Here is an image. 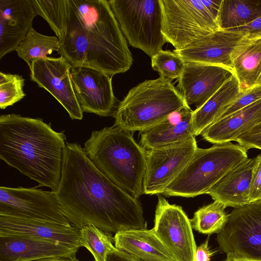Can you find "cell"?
Listing matches in <instances>:
<instances>
[{"label":"cell","mask_w":261,"mask_h":261,"mask_svg":"<svg viewBox=\"0 0 261 261\" xmlns=\"http://www.w3.org/2000/svg\"><path fill=\"white\" fill-rule=\"evenodd\" d=\"M55 192L63 215L78 229L93 225L106 233L147 229L138 199L101 172L77 143L66 142Z\"/></svg>","instance_id":"6da1fadb"},{"label":"cell","mask_w":261,"mask_h":261,"mask_svg":"<svg viewBox=\"0 0 261 261\" xmlns=\"http://www.w3.org/2000/svg\"><path fill=\"white\" fill-rule=\"evenodd\" d=\"M59 51L72 68L100 70L111 77L127 71L133 58L107 0H68L67 27Z\"/></svg>","instance_id":"7a4b0ae2"},{"label":"cell","mask_w":261,"mask_h":261,"mask_svg":"<svg viewBox=\"0 0 261 261\" xmlns=\"http://www.w3.org/2000/svg\"><path fill=\"white\" fill-rule=\"evenodd\" d=\"M66 136L39 118L0 116V158L8 165L56 192L61 179Z\"/></svg>","instance_id":"3957f363"},{"label":"cell","mask_w":261,"mask_h":261,"mask_svg":"<svg viewBox=\"0 0 261 261\" xmlns=\"http://www.w3.org/2000/svg\"><path fill=\"white\" fill-rule=\"evenodd\" d=\"M84 149L96 167L114 184L138 199L144 194L147 150L130 132L114 125L93 130Z\"/></svg>","instance_id":"277c9868"},{"label":"cell","mask_w":261,"mask_h":261,"mask_svg":"<svg viewBox=\"0 0 261 261\" xmlns=\"http://www.w3.org/2000/svg\"><path fill=\"white\" fill-rule=\"evenodd\" d=\"M186 107H189L172 81L161 77L146 80L132 88L119 103L114 126L141 132Z\"/></svg>","instance_id":"5b68a950"},{"label":"cell","mask_w":261,"mask_h":261,"mask_svg":"<svg viewBox=\"0 0 261 261\" xmlns=\"http://www.w3.org/2000/svg\"><path fill=\"white\" fill-rule=\"evenodd\" d=\"M248 149L231 142L197 148L191 159L166 188L168 196L194 197L205 194L228 171L248 159Z\"/></svg>","instance_id":"8992f818"},{"label":"cell","mask_w":261,"mask_h":261,"mask_svg":"<svg viewBox=\"0 0 261 261\" xmlns=\"http://www.w3.org/2000/svg\"><path fill=\"white\" fill-rule=\"evenodd\" d=\"M112 10L129 44L150 58L167 41L162 33L160 0H110Z\"/></svg>","instance_id":"52a82bcc"},{"label":"cell","mask_w":261,"mask_h":261,"mask_svg":"<svg viewBox=\"0 0 261 261\" xmlns=\"http://www.w3.org/2000/svg\"><path fill=\"white\" fill-rule=\"evenodd\" d=\"M162 32L176 50L186 48L220 30L208 0H160Z\"/></svg>","instance_id":"ba28073f"},{"label":"cell","mask_w":261,"mask_h":261,"mask_svg":"<svg viewBox=\"0 0 261 261\" xmlns=\"http://www.w3.org/2000/svg\"><path fill=\"white\" fill-rule=\"evenodd\" d=\"M217 241L226 255L261 260V200L234 208Z\"/></svg>","instance_id":"9c48e42d"},{"label":"cell","mask_w":261,"mask_h":261,"mask_svg":"<svg viewBox=\"0 0 261 261\" xmlns=\"http://www.w3.org/2000/svg\"><path fill=\"white\" fill-rule=\"evenodd\" d=\"M0 215L73 226L63 215L56 192L36 188L1 187Z\"/></svg>","instance_id":"30bf717a"},{"label":"cell","mask_w":261,"mask_h":261,"mask_svg":"<svg viewBox=\"0 0 261 261\" xmlns=\"http://www.w3.org/2000/svg\"><path fill=\"white\" fill-rule=\"evenodd\" d=\"M153 229L175 261H193L197 247L190 220L181 206L159 196Z\"/></svg>","instance_id":"8fae6325"},{"label":"cell","mask_w":261,"mask_h":261,"mask_svg":"<svg viewBox=\"0 0 261 261\" xmlns=\"http://www.w3.org/2000/svg\"><path fill=\"white\" fill-rule=\"evenodd\" d=\"M197 148L194 137L179 143L147 150L144 194H163L187 165Z\"/></svg>","instance_id":"7c38bea8"},{"label":"cell","mask_w":261,"mask_h":261,"mask_svg":"<svg viewBox=\"0 0 261 261\" xmlns=\"http://www.w3.org/2000/svg\"><path fill=\"white\" fill-rule=\"evenodd\" d=\"M70 64L63 57H47L32 61L31 80L47 91L64 107L72 120H82L83 112L77 100Z\"/></svg>","instance_id":"4fadbf2b"},{"label":"cell","mask_w":261,"mask_h":261,"mask_svg":"<svg viewBox=\"0 0 261 261\" xmlns=\"http://www.w3.org/2000/svg\"><path fill=\"white\" fill-rule=\"evenodd\" d=\"M74 91L83 112L110 116L115 107L112 77L100 70L80 67L70 72Z\"/></svg>","instance_id":"5bb4252c"},{"label":"cell","mask_w":261,"mask_h":261,"mask_svg":"<svg viewBox=\"0 0 261 261\" xmlns=\"http://www.w3.org/2000/svg\"><path fill=\"white\" fill-rule=\"evenodd\" d=\"M227 67L193 61L185 62L178 79V88L188 106H202L232 75Z\"/></svg>","instance_id":"9a60e30c"},{"label":"cell","mask_w":261,"mask_h":261,"mask_svg":"<svg viewBox=\"0 0 261 261\" xmlns=\"http://www.w3.org/2000/svg\"><path fill=\"white\" fill-rule=\"evenodd\" d=\"M37 15L32 0H0V59L16 50Z\"/></svg>","instance_id":"2e32d148"},{"label":"cell","mask_w":261,"mask_h":261,"mask_svg":"<svg viewBox=\"0 0 261 261\" xmlns=\"http://www.w3.org/2000/svg\"><path fill=\"white\" fill-rule=\"evenodd\" d=\"M245 35L239 32L220 29L186 48L174 49L173 51L185 62L193 61L222 66L232 70V51Z\"/></svg>","instance_id":"e0dca14e"},{"label":"cell","mask_w":261,"mask_h":261,"mask_svg":"<svg viewBox=\"0 0 261 261\" xmlns=\"http://www.w3.org/2000/svg\"><path fill=\"white\" fill-rule=\"evenodd\" d=\"M79 248L48 240L21 236L0 237V261H34L75 257Z\"/></svg>","instance_id":"ac0fdd59"},{"label":"cell","mask_w":261,"mask_h":261,"mask_svg":"<svg viewBox=\"0 0 261 261\" xmlns=\"http://www.w3.org/2000/svg\"><path fill=\"white\" fill-rule=\"evenodd\" d=\"M21 236L59 242L80 248V229L39 220L0 215V237Z\"/></svg>","instance_id":"d6986e66"},{"label":"cell","mask_w":261,"mask_h":261,"mask_svg":"<svg viewBox=\"0 0 261 261\" xmlns=\"http://www.w3.org/2000/svg\"><path fill=\"white\" fill-rule=\"evenodd\" d=\"M193 110L186 107L166 119L141 132L139 144L145 150L179 143L195 136L192 124Z\"/></svg>","instance_id":"ffe728a7"},{"label":"cell","mask_w":261,"mask_h":261,"mask_svg":"<svg viewBox=\"0 0 261 261\" xmlns=\"http://www.w3.org/2000/svg\"><path fill=\"white\" fill-rule=\"evenodd\" d=\"M255 158L247 159L228 171L205 194L226 207L250 203L249 188Z\"/></svg>","instance_id":"44dd1931"},{"label":"cell","mask_w":261,"mask_h":261,"mask_svg":"<svg viewBox=\"0 0 261 261\" xmlns=\"http://www.w3.org/2000/svg\"><path fill=\"white\" fill-rule=\"evenodd\" d=\"M261 122V99L207 127L201 133L208 142L220 144L236 140Z\"/></svg>","instance_id":"7402d4cb"},{"label":"cell","mask_w":261,"mask_h":261,"mask_svg":"<svg viewBox=\"0 0 261 261\" xmlns=\"http://www.w3.org/2000/svg\"><path fill=\"white\" fill-rule=\"evenodd\" d=\"M115 247L142 261H175L153 228L118 232Z\"/></svg>","instance_id":"603a6c76"},{"label":"cell","mask_w":261,"mask_h":261,"mask_svg":"<svg viewBox=\"0 0 261 261\" xmlns=\"http://www.w3.org/2000/svg\"><path fill=\"white\" fill-rule=\"evenodd\" d=\"M231 64L241 92L261 85V37L246 35L232 51Z\"/></svg>","instance_id":"cb8c5ba5"},{"label":"cell","mask_w":261,"mask_h":261,"mask_svg":"<svg viewBox=\"0 0 261 261\" xmlns=\"http://www.w3.org/2000/svg\"><path fill=\"white\" fill-rule=\"evenodd\" d=\"M240 92L238 81L233 74L202 106L193 110L192 124L194 136L201 134L215 122Z\"/></svg>","instance_id":"d4e9b609"},{"label":"cell","mask_w":261,"mask_h":261,"mask_svg":"<svg viewBox=\"0 0 261 261\" xmlns=\"http://www.w3.org/2000/svg\"><path fill=\"white\" fill-rule=\"evenodd\" d=\"M261 16V0H222L218 18L220 29L243 26Z\"/></svg>","instance_id":"484cf974"},{"label":"cell","mask_w":261,"mask_h":261,"mask_svg":"<svg viewBox=\"0 0 261 261\" xmlns=\"http://www.w3.org/2000/svg\"><path fill=\"white\" fill-rule=\"evenodd\" d=\"M61 42L57 37L42 35L32 28L16 51L30 68L32 60L46 58L54 51L59 52Z\"/></svg>","instance_id":"4316f807"},{"label":"cell","mask_w":261,"mask_h":261,"mask_svg":"<svg viewBox=\"0 0 261 261\" xmlns=\"http://www.w3.org/2000/svg\"><path fill=\"white\" fill-rule=\"evenodd\" d=\"M225 208L223 204L215 201L199 208L190 219L192 228L203 234L218 233L226 224L229 217Z\"/></svg>","instance_id":"83f0119b"},{"label":"cell","mask_w":261,"mask_h":261,"mask_svg":"<svg viewBox=\"0 0 261 261\" xmlns=\"http://www.w3.org/2000/svg\"><path fill=\"white\" fill-rule=\"evenodd\" d=\"M37 15L49 25L60 41L67 27L68 0H32Z\"/></svg>","instance_id":"f1b7e54d"},{"label":"cell","mask_w":261,"mask_h":261,"mask_svg":"<svg viewBox=\"0 0 261 261\" xmlns=\"http://www.w3.org/2000/svg\"><path fill=\"white\" fill-rule=\"evenodd\" d=\"M82 246L87 249L95 261H107V256L116 248L107 233L93 225L80 229Z\"/></svg>","instance_id":"f546056e"},{"label":"cell","mask_w":261,"mask_h":261,"mask_svg":"<svg viewBox=\"0 0 261 261\" xmlns=\"http://www.w3.org/2000/svg\"><path fill=\"white\" fill-rule=\"evenodd\" d=\"M151 59V67L160 77L172 81L178 79L185 66V61L173 51L162 50Z\"/></svg>","instance_id":"4dcf8cb0"},{"label":"cell","mask_w":261,"mask_h":261,"mask_svg":"<svg viewBox=\"0 0 261 261\" xmlns=\"http://www.w3.org/2000/svg\"><path fill=\"white\" fill-rule=\"evenodd\" d=\"M24 79L17 74L0 72V108L5 109L21 100Z\"/></svg>","instance_id":"1f68e13d"},{"label":"cell","mask_w":261,"mask_h":261,"mask_svg":"<svg viewBox=\"0 0 261 261\" xmlns=\"http://www.w3.org/2000/svg\"><path fill=\"white\" fill-rule=\"evenodd\" d=\"M260 99H261V85L253 87L244 92H241L238 97L227 106L216 120L226 117Z\"/></svg>","instance_id":"d6a6232c"},{"label":"cell","mask_w":261,"mask_h":261,"mask_svg":"<svg viewBox=\"0 0 261 261\" xmlns=\"http://www.w3.org/2000/svg\"><path fill=\"white\" fill-rule=\"evenodd\" d=\"M255 158L249 188L250 203L261 200V154Z\"/></svg>","instance_id":"836d02e7"},{"label":"cell","mask_w":261,"mask_h":261,"mask_svg":"<svg viewBox=\"0 0 261 261\" xmlns=\"http://www.w3.org/2000/svg\"><path fill=\"white\" fill-rule=\"evenodd\" d=\"M236 142L248 149L256 148L261 150V122L240 136Z\"/></svg>","instance_id":"e575fe53"},{"label":"cell","mask_w":261,"mask_h":261,"mask_svg":"<svg viewBox=\"0 0 261 261\" xmlns=\"http://www.w3.org/2000/svg\"><path fill=\"white\" fill-rule=\"evenodd\" d=\"M226 30L243 33L250 38L261 37V16L243 26Z\"/></svg>","instance_id":"d590c367"},{"label":"cell","mask_w":261,"mask_h":261,"mask_svg":"<svg viewBox=\"0 0 261 261\" xmlns=\"http://www.w3.org/2000/svg\"><path fill=\"white\" fill-rule=\"evenodd\" d=\"M215 253L208 246V238L196 248L193 261H211V257Z\"/></svg>","instance_id":"8d00e7d4"},{"label":"cell","mask_w":261,"mask_h":261,"mask_svg":"<svg viewBox=\"0 0 261 261\" xmlns=\"http://www.w3.org/2000/svg\"><path fill=\"white\" fill-rule=\"evenodd\" d=\"M107 261H142L139 259L119 250L117 248L109 253Z\"/></svg>","instance_id":"74e56055"},{"label":"cell","mask_w":261,"mask_h":261,"mask_svg":"<svg viewBox=\"0 0 261 261\" xmlns=\"http://www.w3.org/2000/svg\"><path fill=\"white\" fill-rule=\"evenodd\" d=\"M34 261H80L76 257H56L41 259Z\"/></svg>","instance_id":"f35d334b"},{"label":"cell","mask_w":261,"mask_h":261,"mask_svg":"<svg viewBox=\"0 0 261 261\" xmlns=\"http://www.w3.org/2000/svg\"><path fill=\"white\" fill-rule=\"evenodd\" d=\"M224 261H261V260L238 258L230 255H227L226 258Z\"/></svg>","instance_id":"ab89813d"}]
</instances>
